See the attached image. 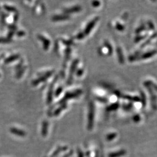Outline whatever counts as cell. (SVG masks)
Listing matches in <instances>:
<instances>
[{
	"label": "cell",
	"instance_id": "obj_3",
	"mask_svg": "<svg viewBox=\"0 0 157 157\" xmlns=\"http://www.w3.org/2000/svg\"><path fill=\"white\" fill-rule=\"evenodd\" d=\"M154 54H155V51H154L152 52H147L145 54L143 55L141 58H144V59H146V58H148L152 56Z\"/></svg>",
	"mask_w": 157,
	"mask_h": 157
},
{
	"label": "cell",
	"instance_id": "obj_6",
	"mask_svg": "<svg viewBox=\"0 0 157 157\" xmlns=\"http://www.w3.org/2000/svg\"><path fill=\"white\" fill-rule=\"evenodd\" d=\"M66 17H63V16H56V17H53V20L54 21H61V20H63L65 19Z\"/></svg>",
	"mask_w": 157,
	"mask_h": 157
},
{
	"label": "cell",
	"instance_id": "obj_2",
	"mask_svg": "<svg viewBox=\"0 0 157 157\" xmlns=\"http://www.w3.org/2000/svg\"><path fill=\"white\" fill-rule=\"evenodd\" d=\"M40 40H43L44 42H43V43H44V48L45 49H47L48 48V46L50 45V41H49V40H48L47 39H45L44 38V37H43V36H40L39 37Z\"/></svg>",
	"mask_w": 157,
	"mask_h": 157
},
{
	"label": "cell",
	"instance_id": "obj_7",
	"mask_svg": "<svg viewBox=\"0 0 157 157\" xmlns=\"http://www.w3.org/2000/svg\"><path fill=\"white\" fill-rule=\"evenodd\" d=\"M62 89L61 87H60V88H59L58 89V91L56 92V96H58V95H59V94H60V93H61V91H62Z\"/></svg>",
	"mask_w": 157,
	"mask_h": 157
},
{
	"label": "cell",
	"instance_id": "obj_1",
	"mask_svg": "<svg viewBox=\"0 0 157 157\" xmlns=\"http://www.w3.org/2000/svg\"><path fill=\"white\" fill-rule=\"evenodd\" d=\"M98 20V17H95L94 20H93L92 21H91L88 25L87 26L86 28L85 29V33L86 34H88L90 33V30H91V29L94 27V26L95 25V23Z\"/></svg>",
	"mask_w": 157,
	"mask_h": 157
},
{
	"label": "cell",
	"instance_id": "obj_4",
	"mask_svg": "<svg viewBox=\"0 0 157 157\" xmlns=\"http://www.w3.org/2000/svg\"><path fill=\"white\" fill-rule=\"evenodd\" d=\"M80 6H75L72 8H70L67 10H65V12L69 13V12H78L80 10Z\"/></svg>",
	"mask_w": 157,
	"mask_h": 157
},
{
	"label": "cell",
	"instance_id": "obj_5",
	"mask_svg": "<svg viewBox=\"0 0 157 157\" xmlns=\"http://www.w3.org/2000/svg\"><path fill=\"white\" fill-rule=\"evenodd\" d=\"M118 54L119 62L123 63L124 62V56H123L122 53V51L121 50V48H118Z\"/></svg>",
	"mask_w": 157,
	"mask_h": 157
}]
</instances>
